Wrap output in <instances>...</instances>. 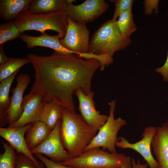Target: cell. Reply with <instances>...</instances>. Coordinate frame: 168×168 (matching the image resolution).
Here are the masks:
<instances>
[{
    "mask_svg": "<svg viewBox=\"0 0 168 168\" xmlns=\"http://www.w3.org/2000/svg\"><path fill=\"white\" fill-rule=\"evenodd\" d=\"M35 70V81L30 91L40 94L44 103L54 102L75 112L73 95L81 89L91 92V80L100 68L98 60H84L75 54L63 55L55 52L49 56L29 54Z\"/></svg>",
    "mask_w": 168,
    "mask_h": 168,
    "instance_id": "cell-1",
    "label": "cell"
},
{
    "mask_svg": "<svg viewBox=\"0 0 168 168\" xmlns=\"http://www.w3.org/2000/svg\"><path fill=\"white\" fill-rule=\"evenodd\" d=\"M131 42L130 38L121 35L117 21L110 20L103 23L93 33L90 40L88 53L107 55L113 58L115 52L125 49Z\"/></svg>",
    "mask_w": 168,
    "mask_h": 168,
    "instance_id": "cell-4",
    "label": "cell"
},
{
    "mask_svg": "<svg viewBox=\"0 0 168 168\" xmlns=\"http://www.w3.org/2000/svg\"><path fill=\"white\" fill-rule=\"evenodd\" d=\"M64 109L63 106L57 103L52 102L44 103L39 121L44 123L51 131L62 119Z\"/></svg>",
    "mask_w": 168,
    "mask_h": 168,
    "instance_id": "cell-18",
    "label": "cell"
},
{
    "mask_svg": "<svg viewBox=\"0 0 168 168\" xmlns=\"http://www.w3.org/2000/svg\"><path fill=\"white\" fill-rule=\"evenodd\" d=\"M155 70L161 74L165 81H168V53L166 60L164 64L162 66L156 68Z\"/></svg>",
    "mask_w": 168,
    "mask_h": 168,
    "instance_id": "cell-30",
    "label": "cell"
},
{
    "mask_svg": "<svg viewBox=\"0 0 168 168\" xmlns=\"http://www.w3.org/2000/svg\"><path fill=\"white\" fill-rule=\"evenodd\" d=\"M9 57L6 55L4 49L3 44L0 45V65L6 63L9 60Z\"/></svg>",
    "mask_w": 168,
    "mask_h": 168,
    "instance_id": "cell-31",
    "label": "cell"
},
{
    "mask_svg": "<svg viewBox=\"0 0 168 168\" xmlns=\"http://www.w3.org/2000/svg\"><path fill=\"white\" fill-rule=\"evenodd\" d=\"M119 31L124 37L130 38V35L137 30L132 13V7L122 13L117 20Z\"/></svg>",
    "mask_w": 168,
    "mask_h": 168,
    "instance_id": "cell-22",
    "label": "cell"
},
{
    "mask_svg": "<svg viewBox=\"0 0 168 168\" xmlns=\"http://www.w3.org/2000/svg\"><path fill=\"white\" fill-rule=\"evenodd\" d=\"M50 132L46 124L42 122L38 121L33 124L25 135L26 141L30 150L40 144Z\"/></svg>",
    "mask_w": 168,
    "mask_h": 168,
    "instance_id": "cell-21",
    "label": "cell"
},
{
    "mask_svg": "<svg viewBox=\"0 0 168 168\" xmlns=\"http://www.w3.org/2000/svg\"><path fill=\"white\" fill-rule=\"evenodd\" d=\"M73 0H32L29 10L35 13H48L64 10L66 6Z\"/></svg>",
    "mask_w": 168,
    "mask_h": 168,
    "instance_id": "cell-20",
    "label": "cell"
},
{
    "mask_svg": "<svg viewBox=\"0 0 168 168\" xmlns=\"http://www.w3.org/2000/svg\"><path fill=\"white\" fill-rule=\"evenodd\" d=\"M32 0H0V17L3 20L11 21L22 12L29 10Z\"/></svg>",
    "mask_w": 168,
    "mask_h": 168,
    "instance_id": "cell-17",
    "label": "cell"
},
{
    "mask_svg": "<svg viewBox=\"0 0 168 168\" xmlns=\"http://www.w3.org/2000/svg\"><path fill=\"white\" fill-rule=\"evenodd\" d=\"M96 147L84 151L78 156L59 162L73 168H119L126 161L124 153H111Z\"/></svg>",
    "mask_w": 168,
    "mask_h": 168,
    "instance_id": "cell-6",
    "label": "cell"
},
{
    "mask_svg": "<svg viewBox=\"0 0 168 168\" xmlns=\"http://www.w3.org/2000/svg\"><path fill=\"white\" fill-rule=\"evenodd\" d=\"M33 124H28L24 126L12 128H0V136L16 151L23 154L31 159L38 168H44V164L39 161L31 152L26 144L25 135Z\"/></svg>",
    "mask_w": 168,
    "mask_h": 168,
    "instance_id": "cell-11",
    "label": "cell"
},
{
    "mask_svg": "<svg viewBox=\"0 0 168 168\" xmlns=\"http://www.w3.org/2000/svg\"><path fill=\"white\" fill-rule=\"evenodd\" d=\"M30 63L27 58H15L9 57L5 63L0 65V82L10 77L24 65Z\"/></svg>",
    "mask_w": 168,
    "mask_h": 168,
    "instance_id": "cell-23",
    "label": "cell"
},
{
    "mask_svg": "<svg viewBox=\"0 0 168 168\" xmlns=\"http://www.w3.org/2000/svg\"><path fill=\"white\" fill-rule=\"evenodd\" d=\"M158 0H145L143 2L144 13L147 15L152 14L153 11L155 9V13L157 14L158 12Z\"/></svg>",
    "mask_w": 168,
    "mask_h": 168,
    "instance_id": "cell-29",
    "label": "cell"
},
{
    "mask_svg": "<svg viewBox=\"0 0 168 168\" xmlns=\"http://www.w3.org/2000/svg\"><path fill=\"white\" fill-rule=\"evenodd\" d=\"M109 7V4L104 0H86L78 5L68 4L64 11L72 20L86 24L97 19Z\"/></svg>",
    "mask_w": 168,
    "mask_h": 168,
    "instance_id": "cell-8",
    "label": "cell"
},
{
    "mask_svg": "<svg viewBox=\"0 0 168 168\" xmlns=\"http://www.w3.org/2000/svg\"><path fill=\"white\" fill-rule=\"evenodd\" d=\"M119 168H133L131 163V158L128 156L125 162Z\"/></svg>",
    "mask_w": 168,
    "mask_h": 168,
    "instance_id": "cell-33",
    "label": "cell"
},
{
    "mask_svg": "<svg viewBox=\"0 0 168 168\" xmlns=\"http://www.w3.org/2000/svg\"><path fill=\"white\" fill-rule=\"evenodd\" d=\"M17 71L12 75L0 82V127H3L7 123V111L11 103L9 92L11 86L17 73Z\"/></svg>",
    "mask_w": 168,
    "mask_h": 168,
    "instance_id": "cell-19",
    "label": "cell"
},
{
    "mask_svg": "<svg viewBox=\"0 0 168 168\" xmlns=\"http://www.w3.org/2000/svg\"><path fill=\"white\" fill-rule=\"evenodd\" d=\"M80 114L64 108L60 128L63 146L71 159L83 152L97 133Z\"/></svg>",
    "mask_w": 168,
    "mask_h": 168,
    "instance_id": "cell-2",
    "label": "cell"
},
{
    "mask_svg": "<svg viewBox=\"0 0 168 168\" xmlns=\"http://www.w3.org/2000/svg\"><path fill=\"white\" fill-rule=\"evenodd\" d=\"M4 152L0 154V168H14L16 156L15 150L8 142L1 140Z\"/></svg>",
    "mask_w": 168,
    "mask_h": 168,
    "instance_id": "cell-25",
    "label": "cell"
},
{
    "mask_svg": "<svg viewBox=\"0 0 168 168\" xmlns=\"http://www.w3.org/2000/svg\"><path fill=\"white\" fill-rule=\"evenodd\" d=\"M39 36H32L22 34L20 37L21 40L25 42L28 49L36 46L44 47L54 49L55 52L61 55L75 54L76 53L65 48L60 42V38L58 34L50 35L45 32L41 33Z\"/></svg>",
    "mask_w": 168,
    "mask_h": 168,
    "instance_id": "cell-16",
    "label": "cell"
},
{
    "mask_svg": "<svg viewBox=\"0 0 168 168\" xmlns=\"http://www.w3.org/2000/svg\"><path fill=\"white\" fill-rule=\"evenodd\" d=\"M16 85L12 89L11 103L7 111V123L10 126L21 117L23 112L21 105L23 94L29 85L30 78L26 73H20L17 77Z\"/></svg>",
    "mask_w": 168,
    "mask_h": 168,
    "instance_id": "cell-14",
    "label": "cell"
},
{
    "mask_svg": "<svg viewBox=\"0 0 168 168\" xmlns=\"http://www.w3.org/2000/svg\"><path fill=\"white\" fill-rule=\"evenodd\" d=\"M35 156L41 161L46 168H73L72 167L66 166L53 161L49 159L44 155L40 154H35Z\"/></svg>",
    "mask_w": 168,
    "mask_h": 168,
    "instance_id": "cell-28",
    "label": "cell"
},
{
    "mask_svg": "<svg viewBox=\"0 0 168 168\" xmlns=\"http://www.w3.org/2000/svg\"><path fill=\"white\" fill-rule=\"evenodd\" d=\"M62 119L57 123L46 139L39 145L30 150L33 154H40L57 162L68 161L71 158L65 149L60 137V128Z\"/></svg>",
    "mask_w": 168,
    "mask_h": 168,
    "instance_id": "cell-9",
    "label": "cell"
},
{
    "mask_svg": "<svg viewBox=\"0 0 168 168\" xmlns=\"http://www.w3.org/2000/svg\"><path fill=\"white\" fill-rule=\"evenodd\" d=\"M116 100L109 103L110 114L105 124L98 131L96 136L84 151L90 149L99 147L113 153L117 152L115 143L118 139L117 134L123 126L127 124L126 121L120 117L114 118Z\"/></svg>",
    "mask_w": 168,
    "mask_h": 168,
    "instance_id": "cell-7",
    "label": "cell"
},
{
    "mask_svg": "<svg viewBox=\"0 0 168 168\" xmlns=\"http://www.w3.org/2000/svg\"><path fill=\"white\" fill-rule=\"evenodd\" d=\"M151 147L158 163V168H168V120L156 127Z\"/></svg>",
    "mask_w": 168,
    "mask_h": 168,
    "instance_id": "cell-15",
    "label": "cell"
},
{
    "mask_svg": "<svg viewBox=\"0 0 168 168\" xmlns=\"http://www.w3.org/2000/svg\"><path fill=\"white\" fill-rule=\"evenodd\" d=\"M90 31L86 24L73 21L68 17V24L64 37L59 41L65 48L75 52L78 57L89 60L95 59L104 67L109 63L110 57L107 55H97L88 53Z\"/></svg>",
    "mask_w": 168,
    "mask_h": 168,
    "instance_id": "cell-5",
    "label": "cell"
},
{
    "mask_svg": "<svg viewBox=\"0 0 168 168\" xmlns=\"http://www.w3.org/2000/svg\"><path fill=\"white\" fill-rule=\"evenodd\" d=\"M21 35L15 20L0 24V45L20 37Z\"/></svg>",
    "mask_w": 168,
    "mask_h": 168,
    "instance_id": "cell-24",
    "label": "cell"
},
{
    "mask_svg": "<svg viewBox=\"0 0 168 168\" xmlns=\"http://www.w3.org/2000/svg\"><path fill=\"white\" fill-rule=\"evenodd\" d=\"M44 103L40 94L30 91L23 97L21 105L23 112L21 116L16 122L8 127H19L39 121Z\"/></svg>",
    "mask_w": 168,
    "mask_h": 168,
    "instance_id": "cell-13",
    "label": "cell"
},
{
    "mask_svg": "<svg viewBox=\"0 0 168 168\" xmlns=\"http://www.w3.org/2000/svg\"><path fill=\"white\" fill-rule=\"evenodd\" d=\"M15 21L21 34L29 30H36L42 33L51 30L57 32L61 39L66 34L68 16L64 10L35 13L27 10L21 12Z\"/></svg>",
    "mask_w": 168,
    "mask_h": 168,
    "instance_id": "cell-3",
    "label": "cell"
},
{
    "mask_svg": "<svg viewBox=\"0 0 168 168\" xmlns=\"http://www.w3.org/2000/svg\"><path fill=\"white\" fill-rule=\"evenodd\" d=\"M114 2L115 9L111 20L117 21L119 16L124 12L132 7L133 2V0H115L111 1Z\"/></svg>",
    "mask_w": 168,
    "mask_h": 168,
    "instance_id": "cell-26",
    "label": "cell"
},
{
    "mask_svg": "<svg viewBox=\"0 0 168 168\" xmlns=\"http://www.w3.org/2000/svg\"><path fill=\"white\" fill-rule=\"evenodd\" d=\"M131 163L133 168H147L148 166L147 163L142 164L139 159L136 161L134 158H132Z\"/></svg>",
    "mask_w": 168,
    "mask_h": 168,
    "instance_id": "cell-32",
    "label": "cell"
},
{
    "mask_svg": "<svg viewBox=\"0 0 168 168\" xmlns=\"http://www.w3.org/2000/svg\"><path fill=\"white\" fill-rule=\"evenodd\" d=\"M156 129V127L155 126L146 127L141 136V139L134 143L130 142L123 137H119L116 142L115 146L119 148L135 150L143 158L149 168H158V163L154 157L151 150V142Z\"/></svg>",
    "mask_w": 168,
    "mask_h": 168,
    "instance_id": "cell-10",
    "label": "cell"
},
{
    "mask_svg": "<svg viewBox=\"0 0 168 168\" xmlns=\"http://www.w3.org/2000/svg\"><path fill=\"white\" fill-rule=\"evenodd\" d=\"M79 101L78 110L80 114L91 127L98 131L105 124L109 116L100 114L95 107V104L93 98L94 95L93 91L86 94L81 88L77 89L75 93Z\"/></svg>",
    "mask_w": 168,
    "mask_h": 168,
    "instance_id": "cell-12",
    "label": "cell"
},
{
    "mask_svg": "<svg viewBox=\"0 0 168 168\" xmlns=\"http://www.w3.org/2000/svg\"><path fill=\"white\" fill-rule=\"evenodd\" d=\"M14 168H38L33 161L26 155L16 153Z\"/></svg>",
    "mask_w": 168,
    "mask_h": 168,
    "instance_id": "cell-27",
    "label": "cell"
}]
</instances>
